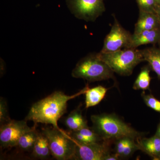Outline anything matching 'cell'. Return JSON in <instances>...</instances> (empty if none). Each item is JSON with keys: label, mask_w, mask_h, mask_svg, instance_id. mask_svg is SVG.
Segmentation results:
<instances>
[{"label": "cell", "mask_w": 160, "mask_h": 160, "mask_svg": "<svg viewBox=\"0 0 160 160\" xmlns=\"http://www.w3.org/2000/svg\"><path fill=\"white\" fill-rule=\"evenodd\" d=\"M158 6H160V0H156Z\"/></svg>", "instance_id": "cell-25"}, {"label": "cell", "mask_w": 160, "mask_h": 160, "mask_svg": "<svg viewBox=\"0 0 160 160\" xmlns=\"http://www.w3.org/2000/svg\"><path fill=\"white\" fill-rule=\"evenodd\" d=\"M137 144L142 150L154 160H160V138L154 135L149 138L138 139Z\"/></svg>", "instance_id": "cell-12"}, {"label": "cell", "mask_w": 160, "mask_h": 160, "mask_svg": "<svg viewBox=\"0 0 160 160\" xmlns=\"http://www.w3.org/2000/svg\"><path fill=\"white\" fill-rule=\"evenodd\" d=\"M139 11L156 13L158 5L156 0H136Z\"/></svg>", "instance_id": "cell-19"}, {"label": "cell", "mask_w": 160, "mask_h": 160, "mask_svg": "<svg viewBox=\"0 0 160 160\" xmlns=\"http://www.w3.org/2000/svg\"><path fill=\"white\" fill-rule=\"evenodd\" d=\"M89 88L87 85L77 93L71 96L67 95L62 92H54L33 104L25 120L32 121L35 124H51L56 129H60L58 121L66 112L68 101L85 94Z\"/></svg>", "instance_id": "cell-1"}, {"label": "cell", "mask_w": 160, "mask_h": 160, "mask_svg": "<svg viewBox=\"0 0 160 160\" xmlns=\"http://www.w3.org/2000/svg\"><path fill=\"white\" fill-rule=\"evenodd\" d=\"M132 36V34L124 29L114 17V23L105 38L102 49L100 52H113L122 48H128Z\"/></svg>", "instance_id": "cell-8"}, {"label": "cell", "mask_w": 160, "mask_h": 160, "mask_svg": "<svg viewBox=\"0 0 160 160\" xmlns=\"http://www.w3.org/2000/svg\"><path fill=\"white\" fill-rule=\"evenodd\" d=\"M97 55L113 72L125 76L130 75L135 67L145 61L142 50L137 48H125L111 52H100Z\"/></svg>", "instance_id": "cell-3"}, {"label": "cell", "mask_w": 160, "mask_h": 160, "mask_svg": "<svg viewBox=\"0 0 160 160\" xmlns=\"http://www.w3.org/2000/svg\"><path fill=\"white\" fill-rule=\"evenodd\" d=\"M113 73L109 66L98 57L97 53L89 55L79 61L72 70V76L92 82L113 79Z\"/></svg>", "instance_id": "cell-4"}, {"label": "cell", "mask_w": 160, "mask_h": 160, "mask_svg": "<svg viewBox=\"0 0 160 160\" xmlns=\"http://www.w3.org/2000/svg\"><path fill=\"white\" fill-rule=\"evenodd\" d=\"M159 28V21L156 13L139 11L138 18L135 25L133 34H138L146 30Z\"/></svg>", "instance_id": "cell-11"}, {"label": "cell", "mask_w": 160, "mask_h": 160, "mask_svg": "<svg viewBox=\"0 0 160 160\" xmlns=\"http://www.w3.org/2000/svg\"><path fill=\"white\" fill-rule=\"evenodd\" d=\"M155 135L157 136L159 138H160V121L159 124L158 126Z\"/></svg>", "instance_id": "cell-23"}, {"label": "cell", "mask_w": 160, "mask_h": 160, "mask_svg": "<svg viewBox=\"0 0 160 160\" xmlns=\"http://www.w3.org/2000/svg\"><path fill=\"white\" fill-rule=\"evenodd\" d=\"M42 133L47 138L51 154L56 159H74L77 145L71 137L54 127L45 128Z\"/></svg>", "instance_id": "cell-5"}, {"label": "cell", "mask_w": 160, "mask_h": 160, "mask_svg": "<svg viewBox=\"0 0 160 160\" xmlns=\"http://www.w3.org/2000/svg\"><path fill=\"white\" fill-rule=\"evenodd\" d=\"M109 88L102 86H98L93 88H89L85 94L86 108L97 106L106 96Z\"/></svg>", "instance_id": "cell-13"}, {"label": "cell", "mask_w": 160, "mask_h": 160, "mask_svg": "<svg viewBox=\"0 0 160 160\" xmlns=\"http://www.w3.org/2000/svg\"><path fill=\"white\" fill-rule=\"evenodd\" d=\"M32 151L33 156L40 159L46 158L51 154L48 140L42 133H39Z\"/></svg>", "instance_id": "cell-16"}, {"label": "cell", "mask_w": 160, "mask_h": 160, "mask_svg": "<svg viewBox=\"0 0 160 160\" xmlns=\"http://www.w3.org/2000/svg\"><path fill=\"white\" fill-rule=\"evenodd\" d=\"M65 125L71 131H76L88 127L86 120L83 117L80 108L72 111L64 121Z\"/></svg>", "instance_id": "cell-14"}, {"label": "cell", "mask_w": 160, "mask_h": 160, "mask_svg": "<svg viewBox=\"0 0 160 160\" xmlns=\"http://www.w3.org/2000/svg\"><path fill=\"white\" fill-rule=\"evenodd\" d=\"M142 97L146 106L155 111L160 113V101L156 98L152 94H146L143 92Z\"/></svg>", "instance_id": "cell-20"}, {"label": "cell", "mask_w": 160, "mask_h": 160, "mask_svg": "<svg viewBox=\"0 0 160 160\" xmlns=\"http://www.w3.org/2000/svg\"><path fill=\"white\" fill-rule=\"evenodd\" d=\"M91 120L92 129L103 141H115L124 137L137 140L143 135L114 114L93 115L91 116Z\"/></svg>", "instance_id": "cell-2"}, {"label": "cell", "mask_w": 160, "mask_h": 160, "mask_svg": "<svg viewBox=\"0 0 160 160\" xmlns=\"http://www.w3.org/2000/svg\"><path fill=\"white\" fill-rule=\"evenodd\" d=\"M9 118L6 100L2 98L0 99V124L1 126L11 120Z\"/></svg>", "instance_id": "cell-21"}, {"label": "cell", "mask_w": 160, "mask_h": 160, "mask_svg": "<svg viewBox=\"0 0 160 160\" xmlns=\"http://www.w3.org/2000/svg\"><path fill=\"white\" fill-rule=\"evenodd\" d=\"M158 45H159V49H160V42H159L158 43Z\"/></svg>", "instance_id": "cell-26"}, {"label": "cell", "mask_w": 160, "mask_h": 160, "mask_svg": "<svg viewBox=\"0 0 160 160\" xmlns=\"http://www.w3.org/2000/svg\"><path fill=\"white\" fill-rule=\"evenodd\" d=\"M135 140L132 138H130L129 139V142L123 150L121 158L129 157L135 152L137 150H140L139 147L138 146L137 143H136L135 142Z\"/></svg>", "instance_id": "cell-22"}, {"label": "cell", "mask_w": 160, "mask_h": 160, "mask_svg": "<svg viewBox=\"0 0 160 160\" xmlns=\"http://www.w3.org/2000/svg\"><path fill=\"white\" fill-rule=\"evenodd\" d=\"M160 41V28L146 30L138 34H132L128 48L137 49L139 46L147 44H155Z\"/></svg>", "instance_id": "cell-10"}, {"label": "cell", "mask_w": 160, "mask_h": 160, "mask_svg": "<svg viewBox=\"0 0 160 160\" xmlns=\"http://www.w3.org/2000/svg\"><path fill=\"white\" fill-rule=\"evenodd\" d=\"M156 14L157 15L160 24V6H158V9H157Z\"/></svg>", "instance_id": "cell-24"}, {"label": "cell", "mask_w": 160, "mask_h": 160, "mask_svg": "<svg viewBox=\"0 0 160 160\" xmlns=\"http://www.w3.org/2000/svg\"><path fill=\"white\" fill-rule=\"evenodd\" d=\"M150 66H144L142 68L139 74L133 84V89L135 90H142L149 89L151 78L150 76Z\"/></svg>", "instance_id": "cell-18"}, {"label": "cell", "mask_w": 160, "mask_h": 160, "mask_svg": "<svg viewBox=\"0 0 160 160\" xmlns=\"http://www.w3.org/2000/svg\"><path fill=\"white\" fill-rule=\"evenodd\" d=\"M112 141H103L102 143L88 144H76L74 159L81 160H106L111 154L110 146Z\"/></svg>", "instance_id": "cell-9"}, {"label": "cell", "mask_w": 160, "mask_h": 160, "mask_svg": "<svg viewBox=\"0 0 160 160\" xmlns=\"http://www.w3.org/2000/svg\"><path fill=\"white\" fill-rule=\"evenodd\" d=\"M39 133L34 126L33 129L24 133L20 138L17 146L24 151L32 150Z\"/></svg>", "instance_id": "cell-17"}, {"label": "cell", "mask_w": 160, "mask_h": 160, "mask_svg": "<svg viewBox=\"0 0 160 160\" xmlns=\"http://www.w3.org/2000/svg\"><path fill=\"white\" fill-rule=\"evenodd\" d=\"M104 0H66L69 11L76 18L94 22L106 11Z\"/></svg>", "instance_id": "cell-6"}, {"label": "cell", "mask_w": 160, "mask_h": 160, "mask_svg": "<svg viewBox=\"0 0 160 160\" xmlns=\"http://www.w3.org/2000/svg\"><path fill=\"white\" fill-rule=\"evenodd\" d=\"M28 126L26 120H11L1 126L0 145L3 148L17 146L20 138L24 133L33 129Z\"/></svg>", "instance_id": "cell-7"}, {"label": "cell", "mask_w": 160, "mask_h": 160, "mask_svg": "<svg viewBox=\"0 0 160 160\" xmlns=\"http://www.w3.org/2000/svg\"><path fill=\"white\" fill-rule=\"evenodd\" d=\"M144 61L148 62L150 68L160 79V49L155 47L142 50Z\"/></svg>", "instance_id": "cell-15"}]
</instances>
